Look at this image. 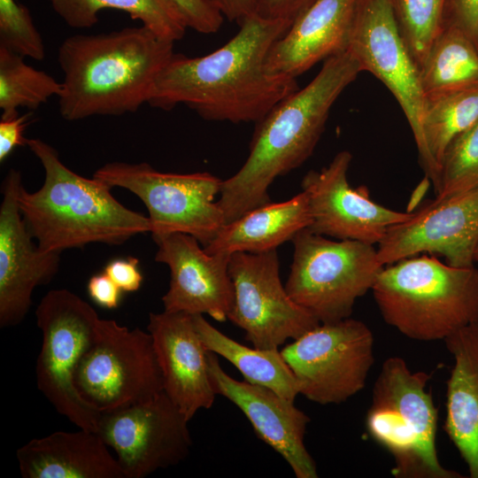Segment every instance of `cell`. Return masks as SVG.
Segmentation results:
<instances>
[{"instance_id": "cell-22", "label": "cell", "mask_w": 478, "mask_h": 478, "mask_svg": "<svg viewBox=\"0 0 478 478\" xmlns=\"http://www.w3.org/2000/svg\"><path fill=\"white\" fill-rule=\"evenodd\" d=\"M108 446L96 432H54L17 450L23 478H125Z\"/></svg>"}, {"instance_id": "cell-37", "label": "cell", "mask_w": 478, "mask_h": 478, "mask_svg": "<svg viewBox=\"0 0 478 478\" xmlns=\"http://www.w3.org/2000/svg\"><path fill=\"white\" fill-rule=\"evenodd\" d=\"M317 0H257L256 13L263 18L293 22Z\"/></svg>"}, {"instance_id": "cell-26", "label": "cell", "mask_w": 478, "mask_h": 478, "mask_svg": "<svg viewBox=\"0 0 478 478\" xmlns=\"http://www.w3.org/2000/svg\"><path fill=\"white\" fill-rule=\"evenodd\" d=\"M56 13L71 27L88 28L98 21L104 9L127 12L140 20L158 36L176 42L188 28L186 21L172 0H50Z\"/></svg>"}, {"instance_id": "cell-18", "label": "cell", "mask_w": 478, "mask_h": 478, "mask_svg": "<svg viewBox=\"0 0 478 478\" xmlns=\"http://www.w3.org/2000/svg\"><path fill=\"white\" fill-rule=\"evenodd\" d=\"M152 238L158 246L155 260L167 265L171 273L169 289L162 297L164 311L227 320L234 302L230 255L210 254L195 237L184 233Z\"/></svg>"}, {"instance_id": "cell-14", "label": "cell", "mask_w": 478, "mask_h": 478, "mask_svg": "<svg viewBox=\"0 0 478 478\" xmlns=\"http://www.w3.org/2000/svg\"><path fill=\"white\" fill-rule=\"evenodd\" d=\"M189 421L163 391L100 413L96 433L114 451L125 478H143L187 458L192 446Z\"/></svg>"}, {"instance_id": "cell-20", "label": "cell", "mask_w": 478, "mask_h": 478, "mask_svg": "<svg viewBox=\"0 0 478 478\" xmlns=\"http://www.w3.org/2000/svg\"><path fill=\"white\" fill-rule=\"evenodd\" d=\"M151 335L160 366L164 392L190 420L200 409L212 406L216 393L208 366V352L186 312L150 313Z\"/></svg>"}, {"instance_id": "cell-29", "label": "cell", "mask_w": 478, "mask_h": 478, "mask_svg": "<svg viewBox=\"0 0 478 478\" xmlns=\"http://www.w3.org/2000/svg\"><path fill=\"white\" fill-rule=\"evenodd\" d=\"M24 57L0 45V108L2 115L19 112L20 107L35 111L53 96L62 83L49 73L27 65Z\"/></svg>"}, {"instance_id": "cell-8", "label": "cell", "mask_w": 478, "mask_h": 478, "mask_svg": "<svg viewBox=\"0 0 478 478\" xmlns=\"http://www.w3.org/2000/svg\"><path fill=\"white\" fill-rule=\"evenodd\" d=\"M93 177L129 190L146 206L152 237L184 233L208 245L226 224L217 202L222 181L210 173H163L148 163L111 162Z\"/></svg>"}, {"instance_id": "cell-38", "label": "cell", "mask_w": 478, "mask_h": 478, "mask_svg": "<svg viewBox=\"0 0 478 478\" xmlns=\"http://www.w3.org/2000/svg\"><path fill=\"white\" fill-rule=\"evenodd\" d=\"M87 289L90 298L97 305L106 309L119 306L122 290L104 272L91 276Z\"/></svg>"}, {"instance_id": "cell-30", "label": "cell", "mask_w": 478, "mask_h": 478, "mask_svg": "<svg viewBox=\"0 0 478 478\" xmlns=\"http://www.w3.org/2000/svg\"><path fill=\"white\" fill-rule=\"evenodd\" d=\"M401 35L420 69L444 27L446 0H393Z\"/></svg>"}, {"instance_id": "cell-40", "label": "cell", "mask_w": 478, "mask_h": 478, "mask_svg": "<svg viewBox=\"0 0 478 478\" xmlns=\"http://www.w3.org/2000/svg\"><path fill=\"white\" fill-rule=\"evenodd\" d=\"M474 261L478 262V242L474 251Z\"/></svg>"}, {"instance_id": "cell-33", "label": "cell", "mask_w": 478, "mask_h": 478, "mask_svg": "<svg viewBox=\"0 0 478 478\" xmlns=\"http://www.w3.org/2000/svg\"><path fill=\"white\" fill-rule=\"evenodd\" d=\"M182 14L188 28L201 34L217 33L223 15L207 0H172Z\"/></svg>"}, {"instance_id": "cell-17", "label": "cell", "mask_w": 478, "mask_h": 478, "mask_svg": "<svg viewBox=\"0 0 478 478\" xmlns=\"http://www.w3.org/2000/svg\"><path fill=\"white\" fill-rule=\"evenodd\" d=\"M20 172L10 169L1 186L0 327L19 324L27 314L34 289L49 283L59 269L60 254L40 249L19 210Z\"/></svg>"}, {"instance_id": "cell-28", "label": "cell", "mask_w": 478, "mask_h": 478, "mask_svg": "<svg viewBox=\"0 0 478 478\" xmlns=\"http://www.w3.org/2000/svg\"><path fill=\"white\" fill-rule=\"evenodd\" d=\"M477 119L478 87L425 97L422 135L429 156L439 168L451 141Z\"/></svg>"}, {"instance_id": "cell-27", "label": "cell", "mask_w": 478, "mask_h": 478, "mask_svg": "<svg viewBox=\"0 0 478 478\" xmlns=\"http://www.w3.org/2000/svg\"><path fill=\"white\" fill-rule=\"evenodd\" d=\"M425 95L478 87V47L460 28L445 25L420 69Z\"/></svg>"}, {"instance_id": "cell-31", "label": "cell", "mask_w": 478, "mask_h": 478, "mask_svg": "<svg viewBox=\"0 0 478 478\" xmlns=\"http://www.w3.org/2000/svg\"><path fill=\"white\" fill-rule=\"evenodd\" d=\"M478 186V119L455 137L440 164L435 199L461 193Z\"/></svg>"}, {"instance_id": "cell-15", "label": "cell", "mask_w": 478, "mask_h": 478, "mask_svg": "<svg viewBox=\"0 0 478 478\" xmlns=\"http://www.w3.org/2000/svg\"><path fill=\"white\" fill-rule=\"evenodd\" d=\"M352 160L348 150L338 152L320 171L311 170L301 181L308 197L313 233L338 240L378 244L388 228L409 220L413 212L391 210L370 198L368 189L350 186Z\"/></svg>"}, {"instance_id": "cell-21", "label": "cell", "mask_w": 478, "mask_h": 478, "mask_svg": "<svg viewBox=\"0 0 478 478\" xmlns=\"http://www.w3.org/2000/svg\"><path fill=\"white\" fill-rule=\"evenodd\" d=\"M358 0H317L272 46L269 71L296 78L348 50Z\"/></svg>"}, {"instance_id": "cell-4", "label": "cell", "mask_w": 478, "mask_h": 478, "mask_svg": "<svg viewBox=\"0 0 478 478\" xmlns=\"http://www.w3.org/2000/svg\"><path fill=\"white\" fill-rule=\"evenodd\" d=\"M27 146L41 162L44 181L35 192L22 186L18 202L41 250L62 253L93 243L120 245L150 233L149 218L120 204L104 181L72 171L57 150L39 138H27Z\"/></svg>"}, {"instance_id": "cell-25", "label": "cell", "mask_w": 478, "mask_h": 478, "mask_svg": "<svg viewBox=\"0 0 478 478\" xmlns=\"http://www.w3.org/2000/svg\"><path fill=\"white\" fill-rule=\"evenodd\" d=\"M193 320L205 348L233 364L244 381L295 401L299 394L297 382L281 351L247 347L214 328L203 314L193 315Z\"/></svg>"}, {"instance_id": "cell-23", "label": "cell", "mask_w": 478, "mask_h": 478, "mask_svg": "<svg viewBox=\"0 0 478 478\" xmlns=\"http://www.w3.org/2000/svg\"><path fill=\"white\" fill-rule=\"evenodd\" d=\"M443 342L454 360L447 381L443 428L469 477L478 478V323L457 330Z\"/></svg>"}, {"instance_id": "cell-2", "label": "cell", "mask_w": 478, "mask_h": 478, "mask_svg": "<svg viewBox=\"0 0 478 478\" xmlns=\"http://www.w3.org/2000/svg\"><path fill=\"white\" fill-rule=\"evenodd\" d=\"M361 72L348 50L332 56L305 87L282 99L256 123L246 161L221 183L217 203L226 224L271 202L270 185L312 154L332 106Z\"/></svg>"}, {"instance_id": "cell-16", "label": "cell", "mask_w": 478, "mask_h": 478, "mask_svg": "<svg viewBox=\"0 0 478 478\" xmlns=\"http://www.w3.org/2000/svg\"><path fill=\"white\" fill-rule=\"evenodd\" d=\"M478 242V186L434 199L412 216L389 227L377 244L379 261L387 266L420 253L443 257L457 267L474 266Z\"/></svg>"}, {"instance_id": "cell-11", "label": "cell", "mask_w": 478, "mask_h": 478, "mask_svg": "<svg viewBox=\"0 0 478 478\" xmlns=\"http://www.w3.org/2000/svg\"><path fill=\"white\" fill-rule=\"evenodd\" d=\"M374 343L370 328L350 317L319 324L281 353L299 394L320 405H338L364 389L374 362Z\"/></svg>"}, {"instance_id": "cell-35", "label": "cell", "mask_w": 478, "mask_h": 478, "mask_svg": "<svg viewBox=\"0 0 478 478\" xmlns=\"http://www.w3.org/2000/svg\"><path fill=\"white\" fill-rule=\"evenodd\" d=\"M32 112L19 115H1L0 120V162L3 163L19 146H27L24 132L30 123Z\"/></svg>"}, {"instance_id": "cell-13", "label": "cell", "mask_w": 478, "mask_h": 478, "mask_svg": "<svg viewBox=\"0 0 478 478\" xmlns=\"http://www.w3.org/2000/svg\"><path fill=\"white\" fill-rule=\"evenodd\" d=\"M228 273L234 302L227 320L245 332L253 347L278 349L320 324L282 285L276 250L234 252Z\"/></svg>"}, {"instance_id": "cell-19", "label": "cell", "mask_w": 478, "mask_h": 478, "mask_svg": "<svg viewBox=\"0 0 478 478\" xmlns=\"http://www.w3.org/2000/svg\"><path fill=\"white\" fill-rule=\"evenodd\" d=\"M209 374L213 389L236 405L258 436L279 453L297 478H317L314 459L305 444L310 418L274 390L241 382L221 367L217 354L208 352Z\"/></svg>"}, {"instance_id": "cell-32", "label": "cell", "mask_w": 478, "mask_h": 478, "mask_svg": "<svg viewBox=\"0 0 478 478\" xmlns=\"http://www.w3.org/2000/svg\"><path fill=\"white\" fill-rule=\"evenodd\" d=\"M0 45L24 58L45 57L42 38L28 9L16 0H0Z\"/></svg>"}, {"instance_id": "cell-6", "label": "cell", "mask_w": 478, "mask_h": 478, "mask_svg": "<svg viewBox=\"0 0 478 478\" xmlns=\"http://www.w3.org/2000/svg\"><path fill=\"white\" fill-rule=\"evenodd\" d=\"M431 375L412 372L400 357L384 360L374 382L366 427L392 456L400 478H462L445 468L436 449L437 410L427 385Z\"/></svg>"}, {"instance_id": "cell-1", "label": "cell", "mask_w": 478, "mask_h": 478, "mask_svg": "<svg viewBox=\"0 0 478 478\" xmlns=\"http://www.w3.org/2000/svg\"><path fill=\"white\" fill-rule=\"evenodd\" d=\"M291 24L255 13L239 24L228 42L207 55L173 53L157 76L147 104L165 111L185 104L207 120L258 122L299 89L296 78L266 66L272 46Z\"/></svg>"}, {"instance_id": "cell-3", "label": "cell", "mask_w": 478, "mask_h": 478, "mask_svg": "<svg viewBox=\"0 0 478 478\" xmlns=\"http://www.w3.org/2000/svg\"><path fill=\"white\" fill-rule=\"evenodd\" d=\"M173 44L144 26L75 35L58 47L64 73L58 111L68 121L136 112L173 55Z\"/></svg>"}, {"instance_id": "cell-9", "label": "cell", "mask_w": 478, "mask_h": 478, "mask_svg": "<svg viewBox=\"0 0 478 478\" xmlns=\"http://www.w3.org/2000/svg\"><path fill=\"white\" fill-rule=\"evenodd\" d=\"M36 322L42 343L36 363L39 390L58 412L79 428L96 433L100 413L79 395L73 377L90 347L100 318L85 300L67 289H52L41 300Z\"/></svg>"}, {"instance_id": "cell-36", "label": "cell", "mask_w": 478, "mask_h": 478, "mask_svg": "<svg viewBox=\"0 0 478 478\" xmlns=\"http://www.w3.org/2000/svg\"><path fill=\"white\" fill-rule=\"evenodd\" d=\"M139 260L134 257L116 258L110 261L104 272L125 292L138 290L143 282Z\"/></svg>"}, {"instance_id": "cell-10", "label": "cell", "mask_w": 478, "mask_h": 478, "mask_svg": "<svg viewBox=\"0 0 478 478\" xmlns=\"http://www.w3.org/2000/svg\"><path fill=\"white\" fill-rule=\"evenodd\" d=\"M73 382L81 397L99 413L157 397L164 387L151 335L100 319Z\"/></svg>"}, {"instance_id": "cell-24", "label": "cell", "mask_w": 478, "mask_h": 478, "mask_svg": "<svg viewBox=\"0 0 478 478\" xmlns=\"http://www.w3.org/2000/svg\"><path fill=\"white\" fill-rule=\"evenodd\" d=\"M312 223L308 197L301 191L281 203H268L224 225L205 247L210 254L276 250Z\"/></svg>"}, {"instance_id": "cell-5", "label": "cell", "mask_w": 478, "mask_h": 478, "mask_svg": "<svg viewBox=\"0 0 478 478\" xmlns=\"http://www.w3.org/2000/svg\"><path fill=\"white\" fill-rule=\"evenodd\" d=\"M384 321L417 341L444 340L478 323V269L457 267L431 254L384 266L373 288Z\"/></svg>"}, {"instance_id": "cell-39", "label": "cell", "mask_w": 478, "mask_h": 478, "mask_svg": "<svg viewBox=\"0 0 478 478\" xmlns=\"http://www.w3.org/2000/svg\"><path fill=\"white\" fill-rule=\"evenodd\" d=\"M224 18L241 24L256 13L257 0H207Z\"/></svg>"}, {"instance_id": "cell-7", "label": "cell", "mask_w": 478, "mask_h": 478, "mask_svg": "<svg viewBox=\"0 0 478 478\" xmlns=\"http://www.w3.org/2000/svg\"><path fill=\"white\" fill-rule=\"evenodd\" d=\"M293 260L285 289L320 323L350 318L384 266L377 248L356 240H330L309 228L291 240Z\"/></svg>"}, {"instance_id": "cell-12", "label": "cell", "mask_w": 478, "mask_h": 478, "mask_svg": "<svg viewBox=\"0 0 478 478\" xmlns=\"http://www.w3.org/2000/svg\"><path fill=\"white\" fill-rule=\"evenodd\" d=\"M348 50L361 71L379 79L397 101L411 127L421 166L436 190L440 168L422 135L425 95L420 73L401 35L393 0H358Z\"/></svg>"}, {"instance_id": "cell-34", "label": "cell", "mask_w": 478, "mask_h": 478, "mask_svg": "<svg viewBox=\"0 0 478 478\" xmlns=\"http://www.w3.org/2000/svg\"><path fill=\"white\" fill-rule=\"evenodd\" d=\"M445 25L460 28L478 47V0H446Z\"/></svg>"}]
</instances>
